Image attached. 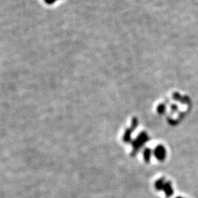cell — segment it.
I'll use <instances>...</instances> for the list:
<instances>
[{
    "instance_id": "1",
    "label": "cell",
    "mask_w": 198,
    "mask_h": 198,
    "mask_svg": "<svg viewBox=\"0 0 198 198\" xmlns=\"http://www.w3.org/2000/svg\"><path fill=\"white\" fill-rule=\"evenodd\" d=\"M148 140V136L145 133H141L140 136L138 137V138L134 141V143H133L134 147V149L137 151V150L140 149V147L142 145H144L145 142Z\"/></svg>"
},
{
    "instance_id": "2",
    "label": "cell",
    "mask_w": 198,
    "mask_h": 198,
    "mask_svg": "<svg viewBox=\"0 0 198 198\" xmlns=\"http://www.w3.org/2000/svg\"><path fill=\"white\" fill-rule=\"evenodd\" d=\"M155 156L159 161H163L166 156V151L162 145H159L155 149Z\"/></svg>"
},
{
    "instance_id": "3",
    "label": "cell",
    "mask_w": 198,
    "mask_h": 198,
    "mask_svg": "<svg viewBox=\"0 0 198 198\" xmlns=\"http://www.w3.org/2000/svg\"><path fill=\"white\" fill-rule=\"evenodd\" d=\"M163 189H164V191H165L166 194H167V197H170L171 196V194H172V189L171 187V185H170V182H167V183H165V184L163 185Z\"/></svg>"
},
{
    "instance_id": "4",
    "label": "cell",
    "mask_w": 198,
    "mask_h": 198,
    "mask_svg": "<svg viewBox=\"0 0 198 198\" xmlns=\"http://www.w3.org/2000/svg\"><path fill=\"white\" fill-rule=\"evenodd\" d=\"M151 159V151L149 149H147L145 151V159L147 162H149Z\"/></svg>"
},
{
    "instance_id": "5",
    "label": "cell",
    "mask_w": 198,
    "mask_h": 198,
    "mask_svg": "<svg viewBox=\"0 0 198 198\" xmlns=\"http://www.w3.org/2000/svg\"><path fill=\"white\" fill-rule=\"evenodd\" d=\"M56 1H57V0H45L46 2L47 3V4H53V3L55 2Z\"/></svg>"
},
{
    "instance_id": "6",
    "label": "cell",
    "mask_w": 198,
    "mask_h": 198,
    "mask_svg": "<svg viewBox=\"0 0 198 198\" xmlns=\"http://www.w3.org/2000/svg\"><path fill=\"white\" fill-rule=\"evenodd\" d=\"M177 198H181V197H177Z\"/></svg>"
}]
</instances>
